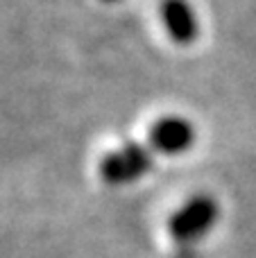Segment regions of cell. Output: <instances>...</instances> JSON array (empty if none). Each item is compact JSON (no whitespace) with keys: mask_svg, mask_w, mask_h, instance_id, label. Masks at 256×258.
Instances as JSON below:
<instances>
[{"mask_svg":"<svg viewBox=\"0 0 256 258\" xmlns=\"http://www.w3.org/2000/svg\"><path fill=\"white\" fill-rule=\"evenodd\" d=\"M152 168V152L141 143H127L100 161V177L107 183H130Z\"/></svg>","mask_w":256,"mask_h":258,"instance_id":"obj_1","label":"cell"},{"mask_svg":"<svg viewBox=\"0 0 256 258\" xmlns=\"http://www.w3.org/2000/svg\"><path fill=\"white\" fill-rule=\"evenodd\" d=\"M218 218L216 200L207 195H198L188 200L175 215L170 218V233L177 240H193L211 229Z\"/></svg>","mask_w":256,"mask_h":258,"instance_id":"obj_2","label":"cell"},{"mask_svg":"<svg viewBox=\"0 0 256 258\" xmlns=\"http://www.w3.org/2000/svg\"><path fill=\"white\" fill-rule=\"evenodd\" d=\"M195 143V127L181 116L159 118L150 127V147L161 154H184Z\"/></svg>","mask_w":256,"mask_h":258,"instance_id":"obj_3","label":"cell"},{"mask_svg":"<svg viewBox=\"0 0 256 258\" xmlns=\"http://www.w3.org/2000/svg\"><path fill=\"white\" fill-rule=\"evenodd\" d=\"M163 27L177 45H190L200 36V18L188 0H161Z\"/></svg>","mask_w":256,"mask_h":258,"instance_id":"obj_4","label":"cell"},{"mask_svg":"<svg viewBox=\"0 0 256 258\" xmlns=\"http://www.w3.org/2000/svg\"><path fill=\"white\" fill-rule=\"evenodd\" d=\"M104 3H116V0H104Z\"/></svg>","mask_w":256,"mask_h":258,"instance_id":"obj_5","label":"cell"}]
</instances>
